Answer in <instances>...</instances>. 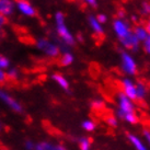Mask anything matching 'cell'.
<instances>
[{
    "mask_svg": "<svg viewBox=\"0 0 150 150\" xmlns=\"http://www.w3.org/2000/svg\"><path fill=\"white\" fill-rule=\"evenodd\" d=\"M112 29L124 48L132 50V52H137L140 42L134 35L130 23L127 20L123 19V18L114 19L112 23Z\"/></svg>",
    "mask_w": 150,
    "mask_h": 150,
    "instance_id": "6da1fadb",
    "label": "cell"
},
{
    "mask_svg": "<svg viewBox=\"0 0 150 150\" xmlns=\"http://www.w3.org/2000/svg\"><path fill=\"white\" fill-rule=\"evenodd\" d=\"M132 20H133L134 22H137V21H138V17H137V16H135V14H134L133 17H132Z\"/></svg>",
    "mask_w": 150,
    "mask_h": 150,
    "instance_id": "1f68e13d",
    "label": "cell"
},
{
    "mask_svg": "<svg viewBox=\"0 0 150 150\" xmlns=\"http://www.w3.org/2000/svg\"><path fill=\"white\" fill-rule=\"evenodd\" d=\"M6 23H7V18L2 16V14H0V30L6 25Z\"/></svg>",
    "mask_w": 150,
    "mask_h": 150,
    "instance_id": "f1b7e54d",
    "label": "cell"
},
{
    "mask_svg": "<svg viewBox=\"0 0 150 150\" xmlns=\"http://www.w3.org/2000/svg\"><path fill=\"white\" fill-rule=\"evenodd\" d=\"M83 1L91 7H96V0H83Z\"/></svg>",
    "mask_w": 150,
    "mask_h": 150,
    "instance_id": "f546056e",
    "label": "cell"
},
{
    "mask_svg": "<svg viewBox=\"0 0 150 150\" xmlns=\"http://www.w3.org/2000/svg\"><path fill=\"white\" fill-rule=\"evenodd\" d=\"M0 101L4 103L6 106L10 108L12 112L18 113V114L23 112V106L21 105V103L4 89H0Z\"/></svg>",
    "mask_w": 150,
    "mask_h": 150,
    "instance_id": "8992f818",
    "label": "cell"
},
{
    "mask_svg": "<svg viewBox=\"0 0 150 150\" xmlns=\"http://www.w3.org/2000/svg\"><path fill=\"white\" fill-rule=\"evenodd\" d=\"M35 150H68L63 144L50 142V140H42L36 142Z\"/></svg>",
    "mask_w": 150,
    "mask_h": 150,
    "instance_id": "30bf717a",
    "label": "cell"
},
{
    "mask_svg": "<svg viewBox=\"0 0 150 150\" xmlns=\"http://www.w3.org/2000/svg\"><path fill=\"white\" fill-rule=\"evenodd\" d=\"M120 64H121L122 71L128 77H133L137 74L138 64L133 55L128 52H122L120 57Z\"/></svg>",
    "mask_w": 150,
    "mask_h": 150,
    "instance_id": "277c9868",
    "label": "cell"
},
{
    "mask_svg": "<svg viewBox=\"0 0 150 150\" xmlns=\"http://www.w3.org/2000/svg\"><path fill=\"white\" fill-rule=\"evenodd\" d=\"M121 91L133 101L137 100V83L130 77H125L121 80Z\"/></svg>",
    "mask_w": 150,
    "mask_h": 150,
    "instance_id": "52a82bcc",
    "label": "cell"
},
{
    "mask_svg": "<svg viewBox=\"0 0 150 150\" xmlns=\"http://www.w3.org/2000/svg\"><path fill=\"white\" fill-rule=\"evenodd\" d=\"M140 11L144 16H147V17L150 18V2L148 1H144L140 6Z\"/></svg>",
    "mask_w": 150,
    "mask_h": 150,
    "instance_id": "603a6c76",
    "label": "cell"
},
{
    "mask_svg": "<svg viewBox=\"0 0 150 150\" xmlns=\"http://www.w3.org/2000/svg\"><path fill=\"white\" fill-rule=\"evenodd\" d=\"M133 33L140 43H144L150 36L146 26H144V25H136L133 29Z\"/></svg>",
    "mask_w": 150,
    "mask_h": 150,
    "instance_id": "7c38bea8",
    "label": "cell"
},
{
    "mask_svg": "<svg viewBox=\"0 0 150 150\" xmlns=\"http://www.w3.org/2000/svg\"><path fill=\"white\" fill-rule=\"evenodd\" d=\"M96 19H98V21L100 22L101 24H104V23L108 22V17H106V14H103V13H99L96 16Z\"/></svg>",
    "mask_w": 150,
    "mask_h": 150,
    "instance_id": "4316f807",
    "label": "cell"
},
{
    "mask_svg": "<svg viewBox=\"0 0 150 150\" xmlns=\"http://www.w3.org/2000/svg\"><path fill=\"white\" fill-rule=\"evenodd\" d=\"M105 123L108 124V126L114 128L118 125V117L115 116V115H108V116L105 117Z\"/></svg>",
    "mask_w": 150,
    "mask_h": 150,
    "instance_id": "ffe728a7",
    "label": "cell"
},
{
    "mask_svg": "<svg viewBox=\"0 0 150 150\" xmlns=\"http://www.w3.org/2000/svg\"><path fill=\"white\" fill-rule=\"evenodd\" d=\"M50 78H52V80L54 81L55 83L57 84L59 88H62L63 90H66L67 91L69 89V81H68V79L64 75L56 72V74H53Z\"/></svg>",
    "mask_w": 150,
    "mask_h": 150,
    "instance_id": "4fadbf2b",
    "label": "cell"
},
{
    "mask_svg": "<svg viewBox=\"0 0 150 150\" xmlns=\"http://www.w3.org/2000/svg\"><path fill=\"white\" fill-rule=\"evenodd\" d=\"M79 150H91L92 142L89 137H81L78 142Z\"/></svg>",
    "mask_w": 150,
    "mask_h": 150,
    "instance_id": "ac0fdd59",
    "label": "cell"
},
{
    "mask_svg": "<svg viewBox=\"0 0 150 150\" xmlns=\"http://www.w3.org/2000/svg\"><path fill=\"white\" fill-rule=\"evenodd\" d=\"M91 108L92 110H94L96 112H100V111H103L105 108V102L104 100H102V99H94V100H92L91 102Z\"/></svg>",
    "mask_w": 150,
    "mask_h": 150,
    "instance_id": "d6986e66",
    "label": "cell"
},
{
    "mask_svg": "<svg viewBox=\"0 0 150 150\" xmlns=\"http://www.w3.org/2000/svg\"><path fill=\"white\" fill-rule=\"evenodd\" d=\"M88 21H89V25H90V28L91 30L96 34V35H102V34L104 33V29H103V24H101L100 22L98 21V19L96 17H89L88 19Z\"/></svg>",
    "mask_w": 150,
    "mask_h": 150,
    "instance_id": "5bb4252c",
    "label": "cell"
},
{
    "mask_svg": "<svg viewBox=\"0 0 150 150\" xmlns=\"http://www.w3.org/2000/svg\"><path fill=\"white\" fill-rule=\"evenodd\" d=\"M54 21H55V28H56V32L58 34L59 38L62 40V42L67 46L74 45L76 42L75 36L72 35L70 32L69 28L66 24V19H65V14L63 12L55 13L54 16Z\"/></svg>",
    "mask_w": 150,
    "mask_h": 150,
    "instance_id": "7a4b0ae2",
    "label": "cell"
},
{
    "mask_svg": "<svg viewBox=\"0 0 150 150\" xmlns=\"http://www.w3.org/2000/svg\"><path fill=\"white\" fill-rule=\"evenodd\" d=\"M17 9V2L13 0H0V14L4 17L12 16Z\"/></svg>",
    "mask_w": 150,
    "mask_h": 150,
    "instance_id": "9c48e42d",
    "label": "cell"
},
{
    "mask_svg": "<svg viewBox=\"0 0 150 150\" xmlns=\"http://www.w3.org/2000/svg\"><path fill=\"white\" fill-rule=\"evenodd\" d=\"M36 47L40 52H42L45 56L50 57V58H55L60 54L59 46L48 38H38V41L36 42Z\"/></svg>",
    "mask_w": 150,
    "mask_h": 150,
    "instance_id": "5b68a950",
    "label": "cell"
},
{
    "mask_svg": "<svg viewBox=\"0 0 150 150\" xmlns=\"http://www.w3.org/2000/svg\"><path fill=\"white\" fill-rule=\"evenodd\" d=\"M146 29H147V31H148V33H149V35H150V18L148 19V21H147V23H146Z\"/></svg>",
    "mask_w": 150,
    "mask_h": 150,
    "instance_id": "4dcf8cb0",
    "label": "cell"
},
{
    "mask_svg": "<svg viewBox=\"0 0 150 150\" xmlns=\"http://www.w3.org/2000/svg\"><path fill=\"white\" fill-rule=\"evenodd\" d=\"M74 60H75V57H74V55L71 54L70 52H64L63 54H62V57H60V64H62V66L64 67L70 66L71 64L74 63Z\"/></svg>",
    "mask_w": 150,
    "mask_h": 150,
    "instance_id": "9a60e30c",
    "label": "cell"
},
{
    "mask_svg": "<svg viewBox=\"0 0 150 150\" xmlns=\"http://www.w3.org/2000/svg\"><path fill=\"white\" fill-rule=\"evenodd\" d=\"M8 79V75H7V70L0 69V83H4Z\"/></svg>",
    "mask_w": 150,
    "mask_h": 150,
    "instance_id": "484cf974",
    "label": "cell"
},
{
    "mask_svg": "<svg viewBox=\"0 0 150 150\" xmlns=\"http://www.w3.org/2000/svg\"><path fill=\"white\" fill-rule=\"evenodd\" d=\"M148 94V88L144 82H137V100L146 99Z\"/></svg>",
    "mask_w": 150,
    "mask_h": 150,
    "instance_id": "2e32d148",
    "label": "cell"
},
{
    "mask_svg": "<svg viewBox=\"0 0 150 150\" xmlns=\"http://www.w3.org/2000/svg\"><path fill=\"white\" fill-rule=\"evenodd\" d=\"M7 75H8V79L16 80L19 77V70L16 67H10L7 70Z\"/></svg>",
    "mask_w": 150,
    "mask_h": 150,
    "instance_id": "44dd1931",
    "label": "cell"
},
{
    "mask_svg": "<svg viewBox=\"0 0 150 150\" xmlns=\"http://www.w3.org/2000/svg\"><path fill=\"white\" fill-rule=\"evenodd\" d=\"M116 103H117V110H116V116L118 118L123 120L126 115L136 113V106H135V101L129 99L128 96H126L123 92H118L116 94Z\"/></svg>",
    "mask_w": 150,
    "mask_h": 150,
    "instance_id": "3957f363",
    "label": "cell"
},
{
    "mask_svg": "<svg viewBox=\"0 0 150 150\" xmlns=\"http://www.w3.org/2000/svg\"><path fill=\"white\" fill-rule=\"evenodd\" d=\"M1 129H2V123L0 122V130H1Z\"/></svg>",
    "mask_w": 150,
    "mask_h": 150,
    "instance_id": "d6a6232c",
    "label": "cell"
},
{
    "mask_svg": "<svg viewBox=\"0 0 150 150\" xmlns=\"http://www.w3.org/2000/svg\"><path fill=\"white\" fill-rule=\"evenodd\" d=\"M142 46H144V50H145V52H146L147 54L150 55V36L147 38L145 42L142 43Z\"/></svg>",
    "mask_w": 150,
    "mask_h": 150,
    "instance_id": "83f0119b",
    "label": "cell"
},
{
    "mask_svg": "<svg viewBox=\"0 0 150 150\" xmlns=\"http://www.w3.org/2000/svg\"><path fill=\"white\" fill-rule=\"evenodd\" d=\"M17 10L24 17H34L36 14V10L33 4H30L28 0H18L17 1Z\"/></svg>",
    "mask_w": 150,
    "mask_h": 150,
    "instance_id": "ba28073f",
    "label": "cell"
},
{
    "mask_svg": "<svg viewBox=\"0 0 150 150\" xmlns=\"http://www.w3.org/2000/svg\"><path fill=\"white\" fill-rule=\"evenodd\" d=\"M4 150H9V149H4Z\"/></svg>",
    "mask_w": 150,
    "mask_h": 150,
    "instance_id": "836d02e7",
    "label": "cell"
},
{
    "mask_svg": "<svg viewBox=\"0 0 150 150\" xmlns=\"http://www.w3.org/2000/svg\"><path fill=\"white\" fill-rule=\"evenodd\" d=\"M127 139L132 144V146L134 147L135 150H149L146 142H145V139L142 138L140 136L136 135V134H128L127 135Z\"/></svg>",
    "mask_w": 150,
    "mask_h": 150,
    "instance_id": "8fae6325",
    "label": "cell"
},
{
    "mask_svg": "<svg viewBox=\"0 0 150 150\" xmlns=\"http://www.w3.org/2000/svg\"><path fill=\"white\" fill-rule=\"evenodd\" d=\"M81 127H82V129H83L84 132L92 133V132H94V129H96V124L93 120L87 118V120H84V121L81 123Z\"/></svg>",
    "mask_w": 150,
    "mask_h": 150,
    "instance_id": "e0dca14e",
    "label": "cell"
},
{
    "mask_svg": "<svg viewBox=\"0 0 150 150\" xmlns=\"http://www.w3.org/2000/svg\"><path fill=\"white\" fill-rule=\"evenodd\" d=\"M36 144L32 140H25L24 142V149L25 150H35Z\"/></svg>",
    "mask_w": 150,
    "mask_h": 150,
    "instance_id": "d4e9b609",
    "label": "cell"
},
{
    "mask_svg": "<svg viewBox=\"0 0 150 150\" xmlns=\"http://www.w3.org/2000/svg\"><path fill=\"white\" fill-rule=\"evenodd\" d=\"M10 68V62L6 56L0 55V69H4V70H8Z\"/></svg>",
    "mask_w": 150,
    "mask_h": 150,
    "instance_id": "7402d4cb",
    "label": "cell"
},
{
    "mask_svg": "<svg viewBox=\"0 0 150 150\" xmlns=\"http://www.w3.org/2000/svg\"><path fill=\"white\" fill-rule=\"evenodd\" d=\"M142 138L145 139L147 146L150 150V129L149 128H145L142 130Z\"/></svg>",
    "mask_w": 150,
    "mask_h": 150,
    "instance_id": "cb8c5ba5",
    "label": "cell"
}]
</instances>
